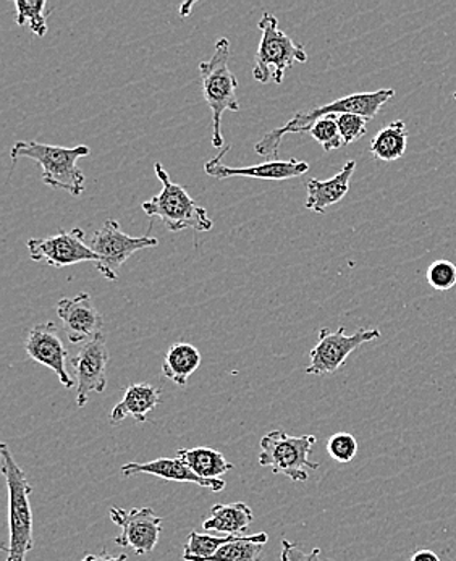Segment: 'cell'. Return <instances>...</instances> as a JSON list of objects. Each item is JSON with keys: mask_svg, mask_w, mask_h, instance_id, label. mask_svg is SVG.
<instances>
[{"mask_svg": "<svg viewBox=\"0 0 456 561\" xmlns=\"http://www.w3.org/2000/svg\"><path fill=\"white\" fill-rule=\"evenodd\" d=\"M454 100L456 101V93L454 94Z\"/></svg>", "mask_w": 456, "mask_h": 561, "instance_id": "obj_33", "label": "cell"}, {"mask_svg": "<svg viewBox=\"0 0 456 561\" xmlns=\"http://www.w3.org/2000/svg\"><path fill=\"white\" fill-rule=\"evenodd\" d=\"M200 366L201 353L196 346L185 342L173 343L163 358L162 374L176 386L185 387Z\"/></svg>", "mask_w": 456, "mask_h": 561, "instance_id": "obj_20", "label": "cell"}, {"mask_svg": "<svg viewBox=\"0 0 456 561\" xmlns=\"http://www.w3.org/2000/svg\"><path fill=\"white\" fill-rule=\"evenodd\" d=\"M408 148V130L403 121H394L376 133L371 141V154L383 162H394L403 158Z\"/></svg>", "mask_w": 456, "mask_h": 561, "instance_id": "obj_21", "label": "cell"}, {"mask_svg": "<svg viewBox=\"0 0 456 561\" xmlns=\"http://www.w3.org/2000/svg\"><path fill=\"white\" fill-rule=\"evenodd\" d=\"M228 151H230V146H227L216 158L210 159V161L204 164L206 175L216 180H227L230 179V176H248V179L284 182V180H292L296 179V176L305 175L309 170L308 162L298 161V159L267 161L250 167H228L224 164V156H226Z\"/></svg>", "mask_w": 456, "mask_h": 561, "instance_id": "obj_14", "label": "cell"}, {"mask_svg": "<svg viewBox=\"0 0 456 561\" xmlns=\"http://www.w3.org/2000/svg\"><path fill=\"white\" fill-rule=\"evenodd\" d=\"M337 125H339L340 135H342L345 146L358 141L367 131V121L360 115H337Z\"/></svg>", "mask_w": 456, "mask_h": 561, "instance_id": "obj_29", "label": "cell"}, {"mask_svg": "<svg viewBox=\"0 0 456 561\" xmlns=\"http://www.w3.org/2000/svg\"><path fill=\"white\" fill-rule=\"evenodd\" d=\"M16 25H29L34 36L44 37L47 34L46 0H15Z\"/></svg>", "mask_w": 456, "mask_h": 561, "instance_id": "obj_25", "label": "cell"}, {"mask_svg": "<svg viewBox=\"0 0 456 561\" xmlns=\"http://www.w3.org/2000/svg\"><path fill=\"white\" fill-rule=\"evenodd\" d=\"M149 474L156 478L166 479V481L190 482V484L201 485L213 492H220L226 489L224 479H203L186 465L185 461L176 458H159V460L149 462H127L122 466V476L132 478V476Z\"/></svg>", "mask_w": 456, "mask_h": 561, "instance_id": "obj_16", "label": "cell"}, {"mask_svg": "<svg viewBox=\"0 0 456 561\" xmlns=\"http://www.w3.org/2000/svg\"><path fill=\"white\" fill-rule=\"evenodd\" d=\"M158 238L130 237L122 230L117 220H105L104 226L94 233L91 240V250L98 254L96 268L107 280L115 282L118 278L122 265L136 253V251L156 248Z\"/></svg>", "mask_w": 456, "mask_h": 561, "instance_id": "obj_8", "label": "cell"}, {"mask_svg": "<svg viewBox=\"0 0 456 561\" xmlns=\"http://www.w3.org/2000/svg\"><path fill=\"white\" fill-rule=\"evenodd\" d=\"M56 311L71 343L84 345L96 339L104 329V319L94 306L91 295L80 294L73 298H62L57 302Z\"/></svg>", "mask_w": 456, "mask_h": 561, "instance_id": "obj_15", "label": "cell"}, {"mask_svg": "<svg viewBox=\"0 0 456 561\" xmlns=\"http://www.w3.org/2000/svg\"><path fill=\"white\" fill-rule=\"evenodd\" d=\"M356 162L349 161L340 169L337 175L329 180L311 179L306 185L308 198H306V209L315 210L318 214H324L327 207L340 203L350 192V182L355 173Z\"/></svg>", "mask_w": 456, "mask_h": 561, "instance_id": "obj_17", "label": "cell"}, {"mask_svg": "<svg viewBox=\"0 0 456 561\" xmlns=\"http://www.w3.org/2000/svg\"><path fill=\"white\" fill-rule=\"evenodd\" d=\"M379 329H360L353 335H346L345 328L337 329L335 332L330 329H321L318 345L311 350V355H309L306 374L327 376V374L337 373L355 350H358L364 343L379 339Z\"/></svg>", "mask_w": 456, "mask_h": 561, "instance_id": "obj_9", "label": "cell"}, {"mask_svg": "<svg viewBox=\"0 0 456 561\" xmlns=\"http://www.w3.org/2000/svg\"><path fill=\"white\" fill-rule=\"evenodd\" d=\"M0 458H2V474L9 491L10 525L9 543L2 546V550L7 552V561H26V556L32 552L34 546L33 512L30 503L33 488L22 466L16 462L10 451L9 445H0Z\"/></svg>", "mask_w": 456, "mask_h": 561, "instance_id": "obj_2", "label": "cell"}, {"mask_svg": "<svg viewBox=\"0 0 456 561\" xmlns=\"http://www.w3.org/2000/svg\"><path fill=\"white\" fill-rule=\"evenodd\" d=\"M395 96V90H379L373 93H356L350 96L340 98V100L329 102V104L318 105L311 111L298 112L284 127L275 128L265 133L261 141L254 146V151L262 158L278 161V152H281L282 138L290 133H308L315 122L327 115H345L353 114L366 118L367 122L373 121L380 108Z\"/></svg>", "mask_w": 456, "mask_h": 561, "instance_id": "obj_1", "label": "cell"}, {"mask_svg": "<svg viewBox=\"0 0 456 561\" xmlns=\"http://www.w3.org/2000/svg\"><path fill=\"white\" fill-rule=\"evenodd\" d=\"M26 247L33 261L57 268L88 261L98 263V254L84 243V231L81 229L60 230L59 233L47 238H32Z\"/></svg>", "mask_w": 456, "mask_h": 561, "instance_id": "obj_10", "label": "cell"}, {"mask_svg": "<svg viewBox=\"0 0 456 561\" xmlns=\"http://www.w3.org/2000/svg\"><path fill=\"white\" fill-rule=\"evenodd\" d=\"M282 561H335L326 559L322 556L321 549L311 550L309 553H305L301 550V547L296 546V543L290 542L288 539L282 540Z\"/></svg>", "mask_w": 456, "mask_h": 561, "instance_id": "obj_30", "label": "cell"}, {"mask_svg": "<svg viewBox=\"0 0 456 561\" xmlns=\"http://www.w3.org/2000/svg\"><path fill=\"white\" fill-rule=\"evenodd\" d=\"M428 284L434 290L447 291L456 285V265L447 260H438L429 265Z\"/></svg>", "mask_w": 456, "mask_h": 561, "instance_id": "obj_28", "label": "cell"}, {"mask_svg": "<svg viewBox=\"0 0 456 561\" xmlns=\"http://www.w3.org/2000/svg\"><path fill=\"white\" fill-rule=\"evenodd\" d=\"M308 133L327 152L335 151V149L345 146L343 145L342 135H340L339 125H337V115H327V117L319 118L318 122L312 124Z\"/></svg>", "mask_w": 456, "mask_h": 561, "instance_id": "obj_26", "label": "cell"}, {"mask_svg": "<svg viewBox=\"0 0 456 561\" xmlns=\"http://www.w3.org/2000/svg\"><path fill=\"white\" fill-rule=\"evenodd\" d=\"M327 454L333 461L342 462V465L355 460L358 455V442H356L355 435L349 434V432L333 434L327 442Z\"/></svg>", "mask_w": 456, "mask_h": 561, "instance_id": "obj_27", "label": "cell"}, {"mask_svg": "<svg viewBox=\"0 0 456 561\" xmlns=\"http://www.w3.org/2000/svg\"><path fill=\"white\" fill-rule=\"evenodd\" d=\"M258 26L262 36L254 59V80L262 84H282L288 68L295 64L308 62V53L305 46L296 44L288 34L278 28L277 19L271 13H264Z\"/></svg>", "mask_w": 456, "mask_h": 561, "instance_id": "obj_6", "label": "cell"}, {"mask_svg": "<svg viewBox=\"0 0 456 561\" xmlns=\"http://www.w3.org/2000/svg\"><path fill=\"white\" fill-rule=\"evenodd\" d=\"M410 561H441V557L432 550H418L411 556Z\"/></svg>", "mask_w": 456, "mask_h": 561, "instance_id": "obj_32", "label": "cell"}, {"mask_svg": "<svg viewBox=\"0 0 456 561\" xmlns=\"http://www.w3.org/2000/svg\"><path fill=\"white\" fill-rule=\"evenodd\" d=\"M254 522L253 510L243 502L214 505L209 518L204 519V530L241 536Z\"/></svg>", "mask_w": 456, "mask_h": 561, "instance_id": "obj_19", "label": "cell"}, {"mask_svg": "<svg viewBox=\"0 0 456 561\" xmlns=\"http://www.w3.org/2000/svg\"><path fill=\"white\" fill-rule=\"evenodd\" d=\"M267 540L269 536L265 533L238 536L230 543H226L216 556L204 561H258Z\"/></svg>", "mask_w": 456, "mask_h": 561, "instance_id": "obj_23", "label": "cell"}, {"mask_svg": "<svg viewBox=\"0 0 456 561\" xmlns=\"http://www.w3.org/2000/svg\"><path fill=\"white\" fill-rule=\"evenodd\" d=\"M90 154L91 149L88 146L64 148L39 141H16L10 149L13 164L19 159H32L43 169V182L47 186L66 190L71 196L83 195L87 179L78 167V161Z\"/></svg>", "mask_w": 456, "mask_h": 561, "instance_id": "obj_3", "label": "cell"}, {"mask_svg": "<svg viewBox=\"0 0 456 561\" xmlns=\"http://www.w3.org/2000/svg\"><path fill=\"white\" fill-rule=\"evenodd\" d=\"M155 170L156 175L161 180L162 192L141 204L146 216L158 217L166 229L173 233L186 229L213 230L214 224L207 216V210L200 206L182 185H176L170 180L169 172L163 169L161 162H156Z\"/></svg>", "mask_w": 456, "mask_h": 561, "instance_id": "obj_5", "label": "cell"}, {"mask_svg": "<svg viewBox=\"0 0 456 561\" xmlns=\"http://www.w3.org/2000/svg\"><path fill=\"white\" fill-rule=\"evenodd\" d=\"M111 522L121 526L122 534L115 537V543L130 547L136 556H148L158 546L161 537L162 518L152 508L124 510L111 508Z\"/></svg>", "mask_w": 456, "mask_h": 561, "instance_id": "obj_12", "label": "cell"}, {"mask_svg": "<svg viewBox=\"0 0 456 561\" xmlns=\"http://www.w3.org/2000/svg\"><path fill=\"white\" fill-rule=\"evenodd\" d=\"M161 403V389L151 383H133L128 387L121 403L111 411V424H118L127 417L136 423H146L148 414Z\"/></svg>", "mask_w": 456, "mask_h": 561, "instance_id": "obj_18", "label": "cell"}, {"mask_svg": "<svg viewBox=\"0 0 456 561\" xmlns=\"http://www.w3.org/2000/svg\"><path fill=\"white\" fill-rule=\"evenodd\" d=\"M316 440L315 435L294 437L282 430L267 432L262 437L258 461L262 468H271L274 474L287 476L294 482H306L309 469H319V462L309 460Z\"/></svg>", "mask_w": 456, "mask_h": 561, "instance_id": "obj_7", "label": "cell"}, {"mask_svg": "<svg viewBox=\"0 0 456 561\" xmlns=\"http://www.w3.org/2000/svg\"><path fill=\"white\" fill-rule=\"evenodd\" d=\"M230 62V41L220 37L214 47L213 57L200 64L201 87L207 107L213 112V146H224L223 117L227 111H240L237 100V77L228 68Z\"/></svg>", "mask_w": 456, "mask_h": 561, "instance_id": "obj_4", "label": "cell"}, {"mask_svg": "<svg viewBox=\"0 0 456 561\" xmlns=\"http://www.w3.org/2000/svg\"><path fill=\"white\" fill-rule=\"evenodd\" d=\"M238 536L214 537L209 534H200L192 530L183 547L182 559L185 561H204L216 556L226 543L237 539Z\"/></svg>", "mask_w": 456, "mask_h": 561, "instance_id": "obj_24", "label": "cell"}, {"mask_svg": "<svg viewBox=\"0 0 456 561\" xmlns=\"http://www.w3.org/2000/svg\"><path fill=\"white\" fill-rule=\"evenodd\" d=\"M25 350L33 362L49 367L66 389H73L77 386L68 374V352L54 322L34 325L26 335Z\"/></svg>", "mask_w": 456, "mask_h": 561, "instance_id": "obj_13", "label": "cell"}, {"mask_svg": "<svg viewBox=\"0 0 456 561\" xmlns=\"http://www.w3.org/2000/svg\"><path fill=\"white\" fill-rule=\"evenodd\" d=\"M176 457L185 461L203 479H220L235 468L224 454L214 448H182L176 451Z\"/></svg>", "mask_w": 456, "mask_h": 561, "instance_id": "obj_22", "label": "cell"}, {"mask_svg": "<svg viewBox=\"0 0 456 561\" xmlns=\"http://www.w3.org/2000/svg\"><path fill=\"white\" fill-rule=\"evenodd\" d=\"M127 553H121V556H111L107 552L98 553V556H87L81 561H127Z\"/></svg>", "mask_w": 456, "mask_h": 561, "instance_id": "obj_31", "label": "cell"}, {"mask_svg": "<svg viewBox=\"0 0 456 561\" xmlns=\"http://www.w3.org/2000/svg\"><path fill=\"white\" fill-rule=\"evenodd\" d=\"M107 336L104 332L78 350L71 359V369L77 379L78 408L87 407L91 393L104 392L107 387Z\"/></svg>", "mask_w": 456, "mask_h": 561, "instance_id": "obj_11", "label": "cell"}]
</instances>
